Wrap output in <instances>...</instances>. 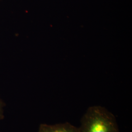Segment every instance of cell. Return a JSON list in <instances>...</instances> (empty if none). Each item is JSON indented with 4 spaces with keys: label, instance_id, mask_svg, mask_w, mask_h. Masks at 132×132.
<instances>
[{
    "label": "cell",
    "instance_id": "cell-3",
    "mask_svg": "<svg viewBox=\"0 0 132 132\" xmlns=\"http://www.w3.org/2000/svg\"><path fill=\"white\" fill-rule=\"evenodd\" d=\"M4 118V108L3 104L0 99V121Z\"/></svg>",
    "mask_w": 132,
    "mask_h": 132
},
{
    "label": "cell",
    "instance_id": "cell-2",
    "mask_svg": "<svg viewBox=\"0 0 132 132\" xmlns=\"http://www.w3.org/2000/svg\"><path fill=\"white\" fill-rule=\"evenodd\" d=\"M38 132H81L79 128L66 122L53 125L41 124Z\"/></svg>",
    "mask_w": 132,
    "mask_h": 132
},
{
    "label": "cell",
    "instance_id": "cell-1",
    "mask_svg": "<svg viewBox=\"0 0 132 132\" xmlns=\"http://www.w3.org/2000/svg\"><path fill=\"white\" fill-rule=\"evenodd\" d=\"M80 123L81 132H119L115 116L99 105L88 108Z\"/></svg>",
    "mask_w": 132,
    "mask_h": 132
}]
</instances>
